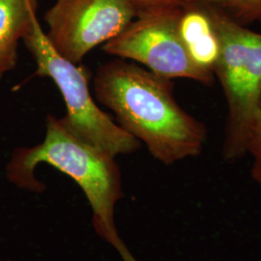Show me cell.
<instances>
[{
    "label": "cell",
    "instance_id": "cell-5",
    "mask_svg": "<svg viewBox=\"0 0 261 261\" xmlns=\"http://www.w3.org/2000/svg\"><path fill=\"white\" fill-rule=\"evenodd\" d=\"M181 7L138 16L116 37L103 45V50L117 58L135 60L166 79L213 84L214 74L199 68L191 59L179 35L178 16Z\"/></svg>",
    "mask_w": 261,
    "mask_h": 261
},
{
    "label": "cell",
    "instance_id": "cell-2",
    "mask_svg": "<svg viewBox=\"0 0 261 261\" xmlns=\"http://www.w3.org/2000/svg\"><path fill=\"white\" fill-rule=\"evenodd\" d=\"M40 164L58 169L81 187L93 211L94 229L102 239L112 247L121 239L114 223L115 206L123 197L121 172L114 156L79 139L60 118L49 114L44 140L12 153L7 179L19 189L42 193L45 187L35 177Z\"/></svg>",
    "mask_w": 261,
    "mask_h": 261
},
{
    "label": "cell",
    "instance_id": "cell-7",
    "mask_svg": "<svg viewBox=\"0 0 261 261\" xmlns=\"http://www.w3.org/2000/svg\"><path fill=\"white\" fill-rule=\"evenodd\" d=\"M178 31L191 59L213 73L220 55V42L202 4L188 1L179 11Z\"/></svg>",
    "mask_w": 261,
    "mask_h": 261
},
{
    "label": "cell",
    "instance_id": "cell-3",
    "mask_svg": "<svg viewBox=\"0 0 261 261\" xmlns=\"http://www.w3.org/2000/svg\"><path fill=\"white\" fill-rule=\"evenodd\" d=\"M220 42L213 74L226 101L222 155L234 163L246 155V139L261 97V32L241 24L224 10L203 4Z\"/></svg>",
    "mask_w": 261,
    "mask_h": 261
},
{
    "label": "cell",
    "instance_id": "cell-11",
    "mask_svg": "<svg viewBox=\"0 0 261 261\" xmlns=\"http://www.w3.org/2000/svg\"><path fill=\"white\" fill-rule=\"evenodd\" d=\"M136 10L137 17L161 10L173 9L184 5L189 0H128ZM136 17V18H137Z\"/></svg>",
    "mask_w": 261,
    "mask_h": 261
},
{
    "label": "cell",
    "instance_id": "cell-10",
    "mask_svg": "<svg viewBox=\"0 0 261 261\" xmlns=\"http://www.w3.org/2000/svg\"><path fill=\"white\" fill-rule=\"evenodd\" d=\"M245 149L252 158L251 176L261 185V97L249 126Z\"/></svg>",
    "mask_w": 261,
    "mask_h": 261
},
{
    "label": "cell",
    "instance_id": "cell-6",
    "mask_svg": "<svg viewBox=\"0 0 261 261\" xmlns=\"http://www.w3.org/2000/svg\"><path fill=\"white\" fill-rule=\"evenodd\" d=\"M136 17L128 0H56L44 19L51 47L77 64L94 47L116 37Z\"/></svg>",
    "mask_w": 261,
    "mask_h": 261
},
{
    "label": "cell",
    "instance_id": "cell-4",
    "mask_svg": "<svg viewBox=\"0 0 261 261\" xmlns=\"http://www.w3.org/2000/svg\"><path fill=\"white\" fill-rule=\"evenodd\" d=\"M22 42L37 65L35 75L51 79L62 95L66 114L60 120L68 130L114 157L140 149V140L123 130L95 103L84 69L56 53L39 20Z\"/></svg>",
    "mask_w": 261,
    "mask_h": 261
},
{
    "label": "cell",
    "instance_id": "cell-9",
    "mask_svg": "<svg viewBox=\"0 0 261 261\" xmlns=\"http://www.w3.org/2000/svg\"><path fill=\"white\" fill-rule=\"evenodd\" d=\"M214 5L244 25L261 22V0H189Z\"/></svg>",
    "mask_w": 261,
    "mask_h": 261
},
{
    "label": "cell",
    "instance_id": "cell-8",
    "mask_svg": "<svg viewBox=\"0 0 261 261\" xmlns=\"http://www.w3.org/2000/svg\"><path fill=\"white\" fill-rule=\"evenodd\" d=\"M39 0H0V80L15 69L19 41L38 21Z\"/></svg>",
    "mask_w": 261,
    "mask_h": 261
},
{
    "label": "cell",
    "instance_id": "cell-1",
    "mask_svg": "<svg viewBox=\"0 0 261 261\" xmlns=\"http://www.w3.org/2000/svg\"><path fill=\"white\" fill-rule=\"evenodd\" d=\"M171 81L121 58L99 67L93 81L116 123L166 166L199 156L207 139L205 125L177 103Z\"/></svg>",
    "mask_w": 261,
    "mask_h": 261
},
{
    "label": "cell",
    "instance_id": "cell-12",
    "mask_svg": "<svg viewBox=\"0 0 261 261\" xmlns=\"http://www.w3.org/2000/svg\"><path fill=\"white\" fill-rule=\"evenodd\" d=\"M113 248L116 249V251L119 252V254H120V256H121L123 260L138 261L134 257V255L130 253L129 249L126 247V245L122 241V239L118 240L117 242L115 243V245L113 246Z\"/></svg>",
    "mask_w": 261,
    "mask_h": 261
}]
</instances>
